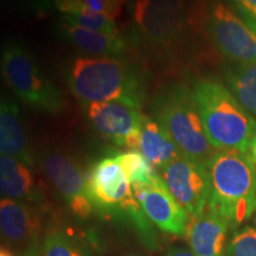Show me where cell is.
I'll return each instance as SVG.
<instances>
[{"label":"cell","instance_id":"cell-24","mask_svg":"<svg viewBox=\"0 0 256 256\" xmlns=\"http://www.w3.org/2000/svg\"><path fill=\"white\" fill-rule=\"evenodd\" d=\"M224 256H256V228L250 226L235 229L228 240Z\"/></svg>","mask_w":256,"mask_h":256},{"label":"cell","instance_id":"cell-27","mask_svg":"<svg viewBox=\"0 0 256 256\" xmlns=\"http://www.w3.org/2000/svg\"><path fill=\"white\" fill-rule=\"evenodd\" d=\"M165 256H197L191 249L184 247H174L168 249Z\"/></svg>","mask_w":256,"mask_h":256},{"label":"cell","instance_id":"cell-12","mask_svg":"<svg viewBox=\"0 0 256 256\" xmlns=\"http://www.w3.org/2000/svg\"><path fill=\"white\" fill-rule=\"evenodd\" d=\"M42 165L74 215L87 218L94 206L89 198L87 179L78 166L68 156L55 151L42 156Z\"/></svg>","mask_w":256,"mask_h":256},{"label":"cell","instance_id":"cell-6","mask_svg":"<svg viewBox=\"0 0 256 256\" xmlns=\"http://www.w3.org/2000/svg\"><path fill=\"white\" fill-rule=\"evenodd\" d=\"M88 194L92 206L108 214H124L134 223L146 215L136 200L126 172L115 158L108 156L92 166L87 178Z\"/></svg>","mask_w":256,"mask_h":256},{"label":"cell","instance_id":"cell-29","mask_svg":"<svg viewBox=\"0 0 256 256\" xmlns=\"http://www.w3.org/2000/svg\"><path fill=\"white\" fill-rule=\"evenodd\" d=\"M0 256H16V255L12 252H10L8 248L2 247V252H0ZM24 256H26V255H24Z\"/></svg>","mask_w":256,"mask_h":256},{"label":"cell","instance_id":"cell-10","mask_svg":"<svg viewBox=\"0 0 256 256\" xmlns=\"http://www.w3.org/2000/svg\"><path fill=\"white\" fill-rule=\"evenodd\" d=\"M138 30L153 44H168L180 34L184 0H136L133 10Z\"/></svg>","mask_w":256,"mask_h":256},{"label":"cell","instance_id":"cell-30","mask_svg":"<svg viewBox=\"0 0 256 256\" xmlns=\"http://www.w3.org/2000/svg\"><path fill=\"white\" fill-rule=\"evenodd\" d=\"M25 255H26V256H38L36 248H31L28 252H25Z\"/></svg>","mask_w":256,"mask_h":256},{"label":"cell","instance_id":"cell-26","mask_svg":"<svg viewBox=\"0 0 256 256\" xmlns=\"http://www.w3.org/2000/svg\"><path fill=\"white\" fill-rule=\"evenodd\" d=\"M24 2L31 12L40 17L49 12L52 4L55 5V0H24Z\"/></svg>","mask_w":256,"mask_h":256},{"label":"cell","instance_id":"cell-8","mask_svg":"<svg viewBox=\"0 0 256 256\" xmlns=\"http://www.w3.org/2000/svg\"><path fill=\"white\" fill-rule=\"evenodd\" d=\"M159 172L168 191L188 216L196 217L206 209L210 198V178L206 165L180 156Z\"/></svg>","mask_w":256,"mask_h":256},{"label":"cell","instance_id":"cell-28","mask_svg":"<svg viewBox=\"0 0 256 256\" xmlns=\"http://www.w3.org/2000/svg\"><path fill=\"white\" fill-rule=\"evenodd\" d=\"M250 154H252V158L254 162H256V136L254 138V140H252V146H250Z\"/></svg>","mask_w":256,"mask_h":256},{"label":"cell","instance_id":"cell-13","mask_svg":"<svg viewBox=\"0 0 256 256\" xmlns=\"http://www.w3.org/2000/svg\"><path fill=\"white\" fill-rule=\"evenodd\" d=\"M0 229L2 238L8 243L32 246L43 230V220L28 203L2 198Z\"/></svg>","mask_w":256,"mask_h":256},{"label":"cell","instance_id":"cell-22","mask_svg":"<svg viewBox=\"0 0 256 256\" xmlns=\"http://www.w3.org/2000/svg\"><path fill=\"white\" fill-rule=\"evenodd\" d=\"M63 23L86 28L95 32L108 34H119L116 24L113 18L96 12H76V14H63Z\"/></svg>","mask_w":256,"mask_h":256},{"label":"cell","instance_id":"cell-17","mask_svg":"<svg viewBox=\"0 0 256 256\" xmlns=\"http://www.w3.org/2000/svg\"><path fill=\"white\" fill-rule=\"evenodd\" d=\"M0 150L2 154L12 156L28 166L34 164L18 104L8 98H2L0 107Z\"/></svg>","mask_w":256,"mask_h":256},{"label":"cell","instance_id":"cell-31","mask_svg":"<svg viewBox=\"0 0 256 256\" xmlns=\"http://www.w3.org/2000/svg\"><path fill=\"white\" fill-rule=\"evenodd\" d=\"M254 223H255V228H256V216H255V220H254Z\"/></svg>","mask_w":256,"mask_h":256},{"label":"cell","instance_id":"cell-32","mask_svg":"<svg viewBox=\"0 0 256 256\" xmlns=\"http://www.w3.org/2000/svg\"><path fill=\"white\" fill-rule=\"evenodd\" d=\"M127 256H139V255H127Z\"/></svg>","mask_w":256,"mask_h":256},{"label":"cell","instance_id":"cell-16","mask_svg":"<svg viewBox=\"0 0 256 256\" xmlns=\"http://www.w3.org/2000/svg\"><path fill=\"white\" fill-rule=\"evenodd\" d=\"M136 152H140L156 170H162L183 156L171 134L159 119L144 115Z\"/></svg>","mask_w":256,"mask_h":256},{"label":"cell","instance_id":"cell-19","mask_svg":"<svg viewBox=\"0 0 256 256\" xmlns=\"http://www.w3.org/2000/svg\"><path fill=\"white\" fill-rule=\"evenodd\" d=\"M230 92L256 121V63L240 64L228 74Z\"/></svg>","mask_w":256,"mask_h":256},{"label":"cell","instance_id":"cell-2","mask_svg":"<svg viewBox=\"0 0 256 256\" xmlns=\"http://www.w3.org/2000/svg\"><path fill=\"white\" fill-rule=\"evenodd\" d=\"M194 95L208 139L214 148L248 153L256 136V121L232 92L215 80L194 83Z\"/></svg>","mask_w":256,"mask_h":256},{"label":"cell","instance_id":"cell-14","mask_svg":"<svg viewBox=\"0 0 256 256\" xmlns=\"http://www.w3.org/2000/svg\"><path fill=\"white\" fill-rule=\"evenodd\" d=\"M229 228L226 220L206 208L200 215L190 217L185 238L197 256H224Z\"/></svg>","mask_w":256,"mask_h":256},{"label":"cell","instance_id":"cell-25","mask_svg":"<svg viewBox=\"0 0 256 256\" xmlns=\"http://www.w3.org/2000/svg\"><path fill=\"white\" fill-rule=\"evenodd\" d=\"M244 22L256 32V0H234Z\"/></svg>","mask_w":256,"mask_h":256},{"label":"cell","instance_id":"cell-9","mask_svg":"<svg viewBox=\"0 0 256 256\" xmlns=\"http://www.w3.org/2000/svg\"><path fill=\"white\" fill-rule=\"evenodd\" d=\"M209 32L217 49L229 60L256 63V32L222 2L211 8Z\"/></svg>","mask_w":256,"mask_h":256},{"label":"cell","instance_id":"cell-5","mask_svg":"<svg viewBox=\"0 0 256 256\" xmlns=\"http://www.w3.org/2000/svg\"><path fill=\"white\" fill-rule=\"evenodd\" d=\"M2 72L12 92L37 110L60 114L66 108L62 92L46 78L22 46H6L2 56Z\"/></svg>","mask_w":256,"mask_h":256},{"label":"cell","instance_id":"cell-3","mask_svg":"<svg viewBox=\"0 0 256 256\" xmlns=\"http://www.w3.org/2000/svg\"><path fill=\"white\" fill-rule=\"evenodd\" d=\"M68 84L84 108L114 100L140 104L134 75L112 57H78L69 69Z\"/></svg>","mask_w":256,"mask_h":256},{"label":"cell","instance_id":"cell-23","mask_svg":"<svg viewBox=\"0 0 256 256\" xmlns=\"http://www.w3.org/2000/svg\"><path fill=\"white\" fill-rule=\"evenodd\" d=\"M40 256H87V254L72 238L58 230H54L44 236Z\"/></svg>","mask_w":256,"mask_h":256},{"label":"cell","instance_id":"cell-15","mask_svg":"<svg viewBox=\"0 0 256 256\" xmlns=\"http://www.w3.org/2000/svg\"><path fill=\"white\" fill-rule=\"evenodd\" d=\"M0 191L2 198L24 203H40L44 200L31 166L6 154L0 156Z\"/></svg>","mask_w":256,"mask_h":256},{"label":"cell","instance_id":"cell-18","mask_svg":"<svg viewBox=\"0 0 256 256\" xmlns=\"http://www.w3.org/2000/svg\"><path fill=\"white\" fill-rule=\"evenodd\" d=\"M64 36L83 52L96 57H112L124 52L126 43L119 34H108L86 28L62 25Z\"/></svg>","mask_w":256,"mask_h":256},{"label":"cell","instance_id":"cell-20","mask_svg":"<svg viewBox=\"0 0 256 256\" xmlns=\"http://www.w3.org/2000/svg\"><path fill=\"white\" fill-rule=\"evenodd\" d=\"M115 160L126 172L128 180L132 186L136 185L152 184L160 174L140 152L128 151L119 153L114 156Z\"/></svg>","mask_w":256,"mask_h":256},{"label":"cell","instance_id":"cell-4","mask_svg":"<svg viewBox=\"0 0 256 256\" xmlns=\"http://www.w3.org/2000/svg\"><path fill=\"white\" fill-rule=\"evenodd\" d=\"M159 120L183 156L206 166L217 150L208 139L194 92L184 87L168 92L160 106Z\"/></svg>","mask_w":256,"mask_h":256},{"label":"cell","instance_id":"cell-11","mask_svg":"<svg viewBox=\"0 0 256 256\" xmlns=\"http://www.w3.org/2000/svg\"><path fill=\"white\" fill-rule=\"evenodd\" d=\"M132 188L147 218L158 229L179 238L186 236L188 214L172 196L160 176L152 184L136 185Z\"/></svg>","mask_w":256,"mask_h":256},{"label":"cell","instance_id":"cell-1","mask_svg":"<svg viewBox=\"0 0 256 256\" xmlns=\"http://www.w3.org/2000/svg\"><path fill=\"white\" fill-rule=\"evenodd\" d=\"M210 178L208 208L238 229L256 214V166L248 153L216 151L206 164Z\"/></svg>","mask_w":256,"mask_h":256},{"label":"cell","instance_id":"cell-7","mask_svg":"<svg viewBox=\"0 0 256 256\" xmlns=\"http://www.w3.org/2000/svg\"><path fill=\"white\" fill-rule=\"evenodd\" d=\"M96 130L115 145L136 151L142 128L140 104L114 100L96 102L86 107Z\"/></svg>","mask_w":256,"mask_h":256},{"label":"cell","instance_id":"cell-21","mask_svg":"<svg viewBox=\"0 0 256 256\" xmlns=\"http://www.w3.org/2000/svg\"><path fill=\"white\" fill-rule=\"evenodd\" d=\"M126 0H55V6L63 14L96 12L115 19L122 11Z\"/></svg>","mask_w":256,"mask_h":256}]
</instances>
